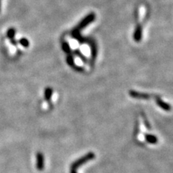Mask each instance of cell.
Listing matches in <instances>:
<instances>
[{
  "instance_id": "obj_1",
  "label": "cell",
  "mask_w": 173,
  "mask_h": 173,
  "mask_svg": "<svg viewBox=\"0 0 173 173\" xmlns=\"http://www.w3.org/2000/svg\"><path fill=\"white\" fill-rule=\"evenodd\" d=\"M95 154H94L93 152H89L87 153V154H85L84 157L79 158V159H77L71 165V168H73V169L77 170L78 167H79L82 165H83L85 163L89 162V160H92L95 159Z\"/></svg>"
},
{
  "instance_id": "obj_2",
  "label": "cell",
  "mask_w": 173,
  "mask_h": 173,
  "mask_svg": "<svg viewBox=\"0 0 173 173\" xmlns=\"http://www.w3.org/2000/svg\"><path fill=\"white\" fill-rule=\"evenodd\" d=\"M95 19V14L93 13L89 14L88 15L85 17V18L80 22L79 25L76 27V28H74V30L79 31L80 30H82V29H83L85 27L88 25L90 23L93 22Z\"/></svg>"
},
{
  "instance_id": "obj_3",
  "label": "cell",
  "mask_w": 173,
  "mask_h": 173,
  "mask_svg": "<svg viewBox=\"0 0 173 173\" xmlns=\"http://www.w3.org/2000/svg\"><path fill=\"white\" fill-rule=\"evenodd\" d=\"M36 167L39 171H42L44 169V157L41 152H38L37 154V164Z\"/></svg>"
},
{
  "instance_id": "obj_4",
  "label": "cell",
  "mask_w": 173,
  "mask_h": 173,
  "mask_svg": "<svg viewBox=\"0 0 173 173\" xmlns=\"http://www.w3.org/2000/svg\"><path fill=\"white\" fill-rule=\"evenodd\" d=\"M129 95L131 97H135V98L137 99H144V100H147L150 97V96L148 94H145V93H141V92H137L135 91H132V90H131L130 92H129Z\"/></svg>"
},
{
  "instance_id": "obj_5",
  "label": "cell",
  "mask_w": 173,
  "mask_h": 173,
  "mask_svg": "<svg viewBox=\"0 0 173 173\" xmlns=\"http://www.w3.org/2000/svg\"><path fill=\"white\" fill-rule=\"evenodd\" d=\"M142 37V28L140 25L136 27V29L134 33V39L136 41H140Z\"/></svg>"
},
{
  "instance_id": "obj_6",
  "label": "cell",
  "mask_w": 173,
  "mask_h": 173,
  "mask_svg": "<svg viewBox=\"0 0 173 173\" xmlns=\"http://www.w3.org/2000/svg\"><path fill=\"white\" fill-rule=\"evenodd\" d=\"M156 100H157V103L158 105L160 107V108H162V109H164L165 111H170V109H171V107H170L167 103H165L164 101H162V100H160L159 98H157Z\"/></svg>"
},
{
  "instance_id": "obj_7",
  "label": "cell",
  "mask_w": 173,
  "mask_h": 173,
  "mask_svg": "<svg viewBox=\"0 0 173 173\" xmlns=\"http://www.w3.org/2000/svg\"><path fill=\"white\" fill-rule=\"evenodd\" d=\"M146 140L148 143H156L157 142V138L155 136L152 135V134H148L146 135Z\"/></svg>"
},
{
  "instance_id": "obj_8",
  "label": "cell",
  "mask_w": 173,
  "mask_h": 173,
  "mask_svg": "<svg viewBox=\"0 0 173 173\" xmlns=\"http://www.w3.org/2000/svg\"><path fill=\"white\" fill-rule=\"evenodd\" d=\"M52 92H53V90H52V89H51L50 87H48V88L46 89L44 95H45V98L47 100H49L51 97Z\"/></svg>"
},
{
  "instance_id": "obj_9",
  "label": "cell",
  "mask_w": 173,
  "mask_h": 173,
  "mask_svg": "<svg viewBox=\"0 0 173 173\" xmlns=\"http://www.w3.org/2000/svg\"><path fill=\"white\" fill-rule=\"evenodd\" d=\"M14 35H15V30L14 28H10L7 31V37L11 39V40L14 38Z\"/></svg>"
},
{
  "instance_id": "obj_10",
  "label": "cell",
  "mask_w": 173,
  "mask_h": 173,
  "mask_svg": "<svg viewBox=\"0 0 173 173\" xmlns=\"http://www.w3.org/2000/svg\"><path fill=\"white\" fill-rule=\"evenodd\" d=\"M19 43H20V44L24 46V47H28L29 45H30V43H29V41L27 40L26 38H22L20 39V41H19Z\"/></svg>"
},
{
  "instance_id": "obj_11",
  "label": "cell",
  "mask_w": 173,
  "mask_h": 173,
  "mask_svg": "<svg viewBox=\"0 0 173 173\" xmlns=\"http://www.w3.org/2000/svg\"><path fill=\"white\" fill-rule=\"evenodd\" d=\"M62 48H63V50L66 53H69L70 52V47H69V45L67 43H63V44H62Z\"/></svg>"
},
{
  "instance_id": "obj_12",
  "label": "cell",
  "mask_w": 173,
  "mask_h": 173,
  "mask_svg": "<svg viewBox=\"0 0 173 173\" xmlns=\"http://www.w3.org/2000/svg\"><path fill=\"white\" fill-rule=\"evenodd\" d=\"M67 63H68V64L70 65V66H72V65H74V58H73L72 57H67Z\"/></svg>"
},
{
  "instance_id": "obj_13",
  "label": "cell",
  "mask_w": 173,
  "mask_h": 173,
  "mask_svg": "<svg viewBox=\"0 0 173 173\" xmlns=\"http://www.w3.org/2000/svg\"><path fill=\"white\" fill-rule=\"evenodd\" d=\"M70 173H77V170L73 169V168H71V169H70Z\"/></svg>"
},
{
  "instance_id": "obj_14",
  "label": "cell",
  "mask_w": 173,
  "mask_h": 173,
  "mask_svg": "<svg viewBox=\"0 0 173 173\" xmlns=\"http://www.w3.org/2000/svg\"><path fill=\"white\" fill-rule=\"evenodd\" d=\"M0 10H1V0H0Z\"/></svg>"
}]
</instances>
